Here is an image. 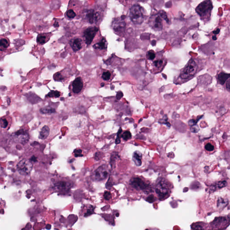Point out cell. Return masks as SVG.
Masks as SVG:
<instances>
[{
    "instance_id": "obj_28",
    "label": "cell",
    "mask_w": 230,
    "mask_h": 230,
    "mask_svg": "<svg viewBox=\"0 0 230 230\" xmlns=\"http://www.w3.org/2000/svg\"><path fill=\"white\" fill-rule=\"evenodd\" d=\"M60 95V93L59 91H54V90H52L49 92L48 94H47V96L48 97H55L58 98L59 97Z\"/></svg>"
},
{
    "instance_id": "obj_23",
    "label": "cell",
    "mask_w": 230,
    "mask_h": 230,
    "mask_svg": "<svg viewBox=\"0 0 230 230\" xmlns=\"http://www.w3.org/2000/svg\"><path fill=\"white\" fill-rule=\"evenodd\" d=\"M41 113L44 114H50L55 112V109L50 107H46L40 109Z\"/></svg>"
},
{
    "instance_id": "obj_27",
    "label": "cell",
    "mask_w": 230,
    "mask_h": 230,
    "mask_svg": "<svg viewBox=\"0 0 230 230\" xmlns=\"http://www.w3.org/2000/svg\"><path fill=\"white\" fill-rule=\"evenodd\" d=\"M9 41L7 40V39L5 38H2L1 40V43H0V45H1V50L2 48L3 49H6L7 47H9Z\"/></svg>"
},
{
    "instance_id": "obj_45",
    "label": "cell",
    "mask_w": 230,
    "mask_h": 230,
    "mask_svg": "<svg viewBox=\"0 0 230 230\" xmlns=\"http://www.w3.org/2000/svg\"><path fill=\"white\" fill-rule=\"evenodd\" d=\"M226 88L228 91L230 92V79L227 81L226 84Z\"/></svg>"
},
{
    "instance_id": "obj_15",
    "label": "cell",
    "mask_w": 230,
    "mask_h": 230,
    "mask_svg": "<svg viewBox=\"0 0 230 230\" xmlns=\"http://www.w3.org/2000/svg\"><path fill=\"white\" fill-rule=\"evenodd\" d=\"M72 91L76 93H79L82 90L83 82L80 77L76 78L72 84Z\"/></svg>"
},
{
    "instance_id": "obj_17",
    "label": "cell",
    "mask_w": 230,
    "mask_h": 230,
    "mask_svg": "<svg viewBox=\"0 0 230 230\" xmlns=\"http://www.w3.org/2000/svg\"><path fill=\"white\" fill-rule=\"evenodd\" d=\"M132 159L136 166H140L142 163V154L139 151H135L133 153Z\"/></svg>"
},
{
    "instance_id": "obj_25",
    "label": "cell",
    "mask_w": 230,
    "mask_h": 230,
    "mask_svg": "<svg viewBox=\"0 0 230 230\" xmlns=\"http://www.w3.org/2000/svg\"><path fill=\"white\" fill-rule=\"evenodd\" d=\"M47 36L45 34L38 35L37 37V42L39 44L43 45L47 42Z\"/></svg>"
},
{
    "instance_id": "obj_43",
    "label": "cell",
    "mask_w": 230,
    "mask_h": 230,
    "mask_svg": "<svg viewBox=\"0 0 230 230\" xmlns=\"http://www.w3.org/2000/svg\"><path fill=\"white\" fill-rule=\"evenodd\" d=\"M123 96V93L121 91H118L116 94V98L118 100L121 99V98Z\"/></svg>"
},
{
    "instance_id": "obj_30",
    "label": "cell",
    "mask_w": 230,
    "mask_h": 230,
    "mask_svg": "<svg viewBox=\"0 0 230 230\" xmlns=\"http://www.w3.org/2000/svg\"><path fill=\"white\" fill-rule=\"evenodd\" d=\"M66 15L69 19H73L75 17L76 14L75 11L73 9H69L67 11Z\"/></svg>"
},
{
    "instance_id": "obj_49",
    "label": "cell",
    "mask_w": 230,
    "mask_h": 230,
    "mask_svg": "<svg viewBox=\"0 0 230 230\" xmlns=\"http://www.w3.org/2000/svg\"><path fill=\"white\" fill-rule=\"evenodd\" d=\"M54 26L55 27H58V26H59L58 23H57V22H55V24H54Z\"/></svg>"
},
{
    "instance_id": "obj_52",
    "label": "cell",
    "mask_w": 230,
    "mask_h": 230,
    "mask_svg": "<svg viewBox=\"0 0 230 230\" xmlns=\"http://www.w3.org/2000/svg\"><path fill=\"white\" fill-rule=\"evenodd\" d=\"M137 1H139V2H144L145 0H137Z\"/></svg>"
},
{
    "instance_id": "obj_31",
    "label": "cell",
    "mask_w": 230,
    "mask_h": 230,
    "mask_svg": "<svg viewBox=\"0 0 230 230\" xmlns=\"http://www.w3.org/2000/svg\"><path fill=\"white\" fill-rule=\"evenodd\" d=\"M111 77V73L109 71H106V72H103L102 76L103 79L106 81L109 80Z\"/></svg>"
},
{
    "instance_id": "obj_2",
    "label": "cell",
    "mask_w": 230,
    "mask_h": 230,
    "mask_svg": "<svg viewBox=\"0 0 230 230\" xmlns=\"http://www.w3.org/2000/svg\"><path fill=\"white\" fill-rule=\"evenodd\" d=\"M155 192L158 194L159 198L162 200L168 197L170 193V188L167 181L165 178H160L155 187Z\"/></svg>"
},
{
    "instance_id": "obj_5",
    "label": "cell",
    "mask_w": 230,
    "mask_h": 230,
    "mask_svg": "<svg viewBox=\"0 0 230 230\" xmlns=\"http://www.w3.org/2000/svg\"><path fill=\"white\" fill-rule=\"evenodd\" d=\"M149 68L151 71L154 73L161 72L166 65L165 58L161 56H156L155 59L152 61H148Z\"/></svg>"
},
{
    "instance_id": "obj_50",
    "label": "cell",
    "mask_w": 230,
    "mask_h": 230,
    "mask_svg": "<svg viewBox=\"0 0 230 230\" xmlns=\"http://www.w3.org/2000/svg\"><path fill=\"white\" fill-rule=\"evenodd\" d=\"M213 40H216L217 39V38H216V36H213Z\"/></svg>"
},
{
    "instance_id": "obj_38",
    "label": "cell",
    "mask_w": 230,
    "mask_h": 230,
    "mask_svg": "<svg viewBox=\"0 0 230 230\" xmlns=\"http://www.w3.org/2000/svg\"><path fill=\"white\" fill-rule=\"evenodd\" d=\"M112 197L111 193L108 191H106L104 194V198L106 200H109Z\"/></svg>"
},
{
    "instance_id": "obj_51",
    "label": "cell",
    "mask_w": 230,
    "mask_h": 230,
    "mask_svg": "<svg viewBox=\"0 0 230 230\" xmlns=\"http://www.w3.org/2000/svg\"><path fill=\"white\" fill-rule=\"evenodd\" d=\"M101 87H104V83H101Z\"/></svg>"
},
{
    "instance_id": "obj_33",
    "label": "cell",
    "mask_w": 230,
    "mask_h": 230,
    "mask_svg": "<svg viewBox=\"0 0 230 230\" xmlns=\"http://www.w3.org/2000/svg\"><path fill=\"white\" fill-rule=\"evenodd\" d=\"M93 210H94V209H93V207L90 206V207L87 210V212L84 215V216L86 217H88V216L92 215L93 213Z\"/></svg>"
},
{
    "instance_id": "obj_39",
    "label": "cell",
    "mask_w": 230,
    "mask_h": 230,
    "mask_svg": "<svg viewBox=\"0 0 230 230\" xmlns=\"http://www.w3.org/2000/svg\"><path fill=\"white\" fill-rule=\"evenodd\" d=\"M82 150L80 149H78L75 150L74 152V154H75V157H77L82 156L83 155L82 154Z\"/></svg>"
},
{
    "instance_id": "obj_35",
    "label": "cell",
    "mask_w": 230,
    "mask_h": 230,
    "mask_svg": "<svg viewBox=\"0 0 230 230\" xmlns=\"http://www.w3.org/2000/svg\"><path fill=\"white\" fill-rule=\"evenodd\" d=\"M53 79L55 81H61L64 79L62 76L59 73H56L54 76H53Z\"/></svg>"
},
{
    "instance_id": "obj_34",
    "label": "cell",
    "mask_w": 230,
    "mask_h": 230,
    "mask_svg": "<svg viewBox=\"0 0 230 230\" xmlns=\"http://www.w3.org/2000/svg\"><path fill=\"white\" fill-rule=\"evenodd\" d=\"M8 122L6 119L2 118L1 119V127L3 128H6L8 126Z\"/></svg>"
},
{
    "instance_id": "obj_14",
    "label": "cell",
    "mask_w": 230,
    "mask_h": 230,
    "mask_svg": "<svg viewBox=\"0 0 230 230\" xmlns=\"http://www.w3.org/2000/svg\"><path fill=\"white\" fill-rule=\"evenodd\" d=\"M227 222H228L227 218L226 217H220L215 218L211 223L210 225L213 228L218 229L222 227V226H223L226 224Z\"/></svg>"
},
{
    "instance_id": "obj_22",
    "label": "cell",
    "mask_w": 230,
    "mask_h": 230,
    "mask_svg": "<svg viewBox=\"0 0 230 230\" xmlns=\"http://www.w3.org/2000/svg\"><path fill=\"white\" fill-rule=\"evenodd\" d=\"M230 77V74L224 73L223 72H221L219 73L218 76V82L221 85H224L225 83Z\"/></svg>"
},
{
    "instance_id": "obj_18",
    "label": "cell",
    "mask_w": 230,
    "mask_h": 230,
    "mask_svg": "<svg viewBox=\"0 0 230 230\" xmlns=\"http://www.w3.org/2000/svg\"><path fill=\"white\" fill-rule=\"evenodd\" d=\"M227 185V182L226 181H222L218 182L217 183L213 185L210 187L209 192L212 193L218 189L224 188Z\"/></svg>"
},
{
    "instance_id": "obj_37",
    "label": "cell",
    "mask_w": 230,
    "mask_h": 230,
    "mask_svg": "<svg viewBox=\"0 0 230 230\" xmlns=\"http://www.w3.org/2000/svg\"><path fill=\"white\" fill-rule=\"evenodd\" d=\"M121 132L122 129L120 128L119 130L118 133H117V137H116V140H115V143L116 144H118L120 143V137H121Z\"/></svg>"
},
{
    "instance_id": "obj_4",
    "label": "cell",
    "mask_w": 230,
    "mask_h": 230,
    "mask_svg": "<svg viewBox=\"0 0 230 230\" xmlns=\"http://www.w3.org/2000/svg\"><path fill=\"white\" fill-rule=\"evenodd\" d=\"M213 9V4L210 0H205L197 6L196 12L200 16L201 18L206 19L210 18L211 12Z\"/></svg>"
},
{
    "instance_id": "obj_1",
    "label": "cell",
    "mask_w": 230,
    "mask_h": 230,
    "mask_svg": "<svg viewBox=\"0 0 230 230\" xmlns=\"http://www.w3.org/2000/svg\"><path fill=\"white\" fill-rule=\"evenodd\" d=\"M163 20L169 22L166 14L164 11H160L157 14L153 15L150 17L149 24L150 27L155 31H160L163 28Z\"/></svg>"
},
{
    "instance_id": "obj_46",
    "label": "cell",
    "mask_w": 230,
    "mask_h": 230,
    "mask_svg": "<svg viewBox=\"0 0 230 230\" xmlns=\"http://www.w3.org/2000/svg\"><path fill=\"white\" fill-rule=\"evenodd\" d=\"M30 160L31 161H33L34 162H35L37 161V158H36V157H35V156L33 155V156H32V157H31V159H30Z\"/></svg>"
},
{
    "instance_id": "obj_20",
    "label": "cell",
    "mask_w": 230,
    "mask_h": 230,
    "mask_svg": "<svg viewBox=\"0 0 230 230\" xmlns=\"http://www.w3.org/2000/svg\"><path fill=\"white\" fill-rule=\"evenodd\" d=\"M93 48L97 50H106L107 48V41L104 38H103L98 42L94 44Z\"/></svg>"
},
{
    "instance_id": "obj_26",
    "label": "cell",
    "mask_w": 230,
    "mask_h": 230,
    "mask_svg": "<svg viewBox=\"0 0 230 230\" xmlns=\"http://www.w3.org/2000/svg\"><path fill=\"white\" fill-rule=\"evenodd\" d=\"M156 55L155 52L153 50H150L148 51L147 54V58L148 61H152L155 59Z\"/></svg>"
},
{
    "instance_id": "obj_47",
    "label": "cell",
    "mask_w": 230,
    "mask_h": 230,
    "mask_svg": "<svg viewBox=\"0 0 230 230\" xmlns=\"http://www.w3.org/2000/svg\"><path fill=\"white\" fill-rule=\"evenodd\" d=\"M219 32H220V29H218H218H217V30L213 31V33H214L215 34H218L219 33Z\"/></svg>"
},
{
    "instance_id": "obj_3",
    "label": "cell",
    "mask_w": 230,
    "mask_h": 230,
    "mask_svg": "<svg viewBox=\"0 0 230 230\" xmlns=\"http://www.w3.org/2000/svg\"><path fill=\"white\" fill-rule=\"evenodd\" d=\"M130 18L135 25H141L144 20L143 10L141 6L139 5H134L130 9Z\"/></svg>"
},
{
    "instance_id": "obj_32",
    "label": "cell",
    "mask_w": 230,
    "mask_h": 230,
    "mask_svg": "<svg viewBox=\"0 0 230 230\" xmlns=\"http://www.w3.org/2000/svg\"><path fill=\"white\" fill-rule=\"evenodd\" d=\"M205 149L208 152H212L215 149V147L210 143H208L205 145Z\"/></svg>"
},
{
    "instance_id": "obj_48",
    "label": "cell",
    "mask_w": 230,
    "mask_h": 230,
    "mask_svg": "<svg viewBox=\"0 0 230 230\" xmlns=\"http://www.w3.org/2000/svg\"><path fill=\"white\" fill-rule=\"evenodd\" d=\"M46 228L48 230L50 229V228H51V225L50 224H47V227H46Z\"/></svg>"
},
{
    "instance_id": "obj_13",
    "label": "cell",
    "mask_w": 230,
    "mask_h": 230,
    "mask_svg": "<svg viewBox=\"0 0 230 230\" xmlns=\"http://www.w3.org/2000/svg\"><path fill=\"white\" fill-rule=\"evenodd\" d=\"M85 17L87 21L92 24L98 21L100 15L98 12H95L93 9H88L85 11Z\"/></svg>"
},
{
    "instance_id": "obj_40",
    "label": "cell",
    "mask_w": 230,
    "mask_h": 230,
    "mask_svg": "<svg viewBox=\"0 0 230 230\" xmlns=\"http://www.w3.org/2000/svg\"><path fill=\"white\" fill-rule=\"evenodd\" d=\"M192 127L191 128V131L192 132H194V133H196V132H198L199 131V128L198 127V126H196V125H194V126H192Z\"/></svg>"
},
{
    "instance_id": "obj_36",
    "label": "cell",
    "mask_w": 230,
    "mask_h": 230,
    "mask_svg": "<svg viewBox=\"0 0 230 230\" xmlns=\"http://www.w3.org/2000/svg\"><path fill=\"white\" fill-rule=\"evenodd\" d=\"M115 153H113V154H112L111 155V160H110V163H111V166H112V165L113 164V163H115V160H116V158H117V156H118V153H115V154H114Z\"/></svg>"
},
{
    "instance_id": "obj_44",
    "label": "cell",
    "mask_w": 230,
    "mask_h": 230,
    "mask_svg": "<svg viewBox=\"0 0 230 230\" xmlns=\"http://www.w3.org/2000/svg\"><path fill=\"white\" fill-rule=\"evenodd\" d=\"M112 182H111V181H110V178L108 180V182H107V184L106 185V188L107 189H110V188H112Z\"/></svg>"
},
{
    "instance_id": "obj_9",
    "label": "cell",
    "mask_w": 230,
    "mask_h": 230,
    "mask_svg": "<svg viewBox=\"0 0 230 230\" xmlns=\"http://www.w3.org/2000/svg\"><path fill=\"white\" fill-rule=\"evenodd\" d=\"M14 139L17 143L25 144L28 142L29 139L28 131L24 129H21L13 134Z\"/></svg>"
},
{
    "instance_id": "obj_7",
    "label": "cell",
    "mask_w": 230,
    "mask_h": 230,
    "mask_svg": "<svg viewBox=\"0 0 230 230\" xmlns=\"http://www.w3.org/2000/svg\"><path fill=\"white\" fill-rule=\"evenodd\" d=\"M109 171L107 165L100 166L93 172L92 179L95 181H100L105 179L109 176Z\"/></svg>"
},
{
    "instance_id": "obj_16",
    "label": "cell",
    "mask_w": 230,
    "mask_h": 230,
    "mask_svg": "<svg viewBox=\"0 0 230 230\" xmlns=\"http://www.w3.org/2000/svg\"><path fill=\"white\" fill-rule=\"evenodd\" d=\"M72 187L71 183L66 181H60L54 185L56 189L60 191H68Z\"/></svg>"
},
{
    "instance_id": "obj_21",
    "label": "cell",
    "mask_w": 230,
    "mask_h": 230,
    "mask_svg": "<svg viewBox=\"0 0 230 230\" xmlns=\"http://www.w3.org/2000/svg\"><path fill=\"white\" fill-rule=\"evenodd\" d=\"M49 134H50V129H49V127L47 126H44L42 128L40 133L39 138L42 140H44L48 137Z\"/></svg>"
},
{
    "instance_id": "obj_12",
    "label": "cell",
    "mask_w": 230,
    "mask_h": 230,
    "mask_svg": "<svg viewBox=\"0 0 230 230\" xmlns=\"http://www.w3.org/2000/svg\"><path fill=\"white\" fill-rule=\"evenodd\" d=\"M126 24L123 19L117 18L113 20L112 23V27L114 31L116 33H122L126 29Z\"/></svg>"
},
{
    "instance_id": "obj_42",
    "label": "cell",
    "mask_w": 230,
    "mask_h": 230,
    "mask_svg": "<svg viewBox=\"0 0 230 230\" xmlns=\"http://www.w3.org/2000/svg\"><path fill=\"white\" fill-rule=\"evenodd\" d=\"M192 228L194 229H204V228L202 226L200 225L199 224L195 225L193 227H192Z\"/></svg>"
},
{
    "instance_id": "obj_24",
    "label": "cell",
    "mask_w": 230,
    "mask_h": 230,
    "mask_svg": "<svg viewBox=\"0 0 230 230\" xmlns=\"http://www.w3.org/2000/svg\"><path fill=\"white\" fill-rule=\"evenodd\" d=\"M228 200L227 199H223L222 198H219L217 202V206L219 209H222L226 206L227 205Z\"/></svg>"
},
{
    "instance_id": "obj_6",
    "label": "cell",
    "mask_w": 230,
    "mask_h": 230,
    "mask_svg": "<svg viewBox=\"0 0 230 230\" xmlns=\"http://www.w3.org/2000/svg\"><path fill=\"white\" fill-rule=\"evenodd\" d=\"M197 66L193 60H191L185 68L182 71L180 77L183 80L188 79L195 75L197 70Z\"/></svg>"
},
{
    "instance_id": "obj_8",
    "label": "cell",
    "mask_w": 230,
    "mask_h": 230,
    "mask_svg": "<svg viewBox=\"0 0 230 230\" xmlns=\"http://www.w3.org/2000/svg\"><path fill=\"white\" fill-rule=\"evenodd\" d=\"M32 169V163L28 160H22L17 165V169L19 173L24 176L29 175Z\"/></svg>"
},
{
    "instance_id": "obj_11",
    "label": "cell",
    "mask_w": 230,
    "mask_h": 230,
    "mask_svg": "<svg viewBox=\"0 0 230 230\" xmlns=\"http://www.w3.org/2000/svg\"><path fill=\"white\" fill-rule=\"evenodd\" d=\"M98 31V28L95 27H89L85 30L84 32V37L87 45L91 43Z\"/></svg>"
},
{
    "instance_id": "obj_19",
    "label": "cell",
    "mask_w": 230,
    "mask_h": 230,
    "mask_svg": "<svg viewBox=\"0 0 230 230\" xmlns=\"http://www.w3.org/2000/svg\"><path fill=\"white\" fill-rule=\"evenodd\" d=\"M72 50L75 52L79 51L82 48V40L79 38H76L71 42Z\"/></svg>"
},
{
    "instance_id": "obj_41",
    "label": "cell",
    "mask_w": 230,
    "mask_h": 230,
    "mask_svg": "<svg viewBox=\"0 0 230 230\" xmlns=\"http://www.w3.org/2000/svg\"><path fill=\"white\" fill-rule=\"evenodd\" d=\"M146 200L148 201V202L153 203L154 202V201H155V197H154V196H153V195H150L149 196V197L147 198Z\"/></svg>"
},
{
    "instance_id": "obj_10",
    "label": "cell",
    "mask_w": 230,
    "mask_h": 230,
    "mask_svg": "<svg viewBox=\"0 0 230 230\" xmlns=\"http://www.w3.org/2000/svg\"><path fill=\"white\" fill-rule=\"evenodd\" d=\"M130 184L136 189L143 190V191H148L150 188L149 185L146 183L139 177H134L131 179L130 182Z\"/></svg>"
},
{
    "instance_id": "obj_29",
    "label": "cell",
    "mask_w": 230,
    "mask_h": 230,
    "mask_svg": "<svg viewBox=\"0 0 230 230\" xmlns=\"http://www.w3.org/2000/svg\"><path fill=\"white\" fill-rule=\"evenodd\" d=\"M131 132L129 131H126L122 134L121 137H122L124 140L127 141L131 138Z\"/></svg>"
}]
</instances>
